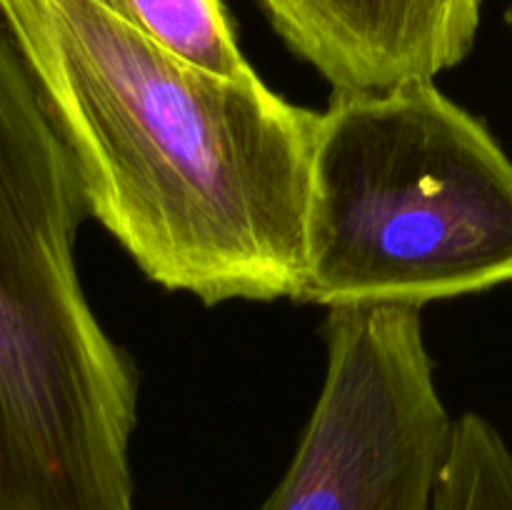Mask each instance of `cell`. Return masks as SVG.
<instances>
[{
    "instance_id": "cell-1",
    "label": "cell",
    "mask_w": 512,
    "mask_h": 510,
    "mask_svg": "<svg viewBox=\"0 0 512 510\" xmlns=\"http://www.w3.org/2000/svg\"><path fill=\"white\" fill-rule=\"evenodd\" d=\"M90 218L205 305L295 300L320 113L175 58L95 0H0Z\"/></svg>"
},
{
    "instance_id": "cell-2",
    "label": "cell",
    "mask_w": 512,
    "mask_h": 510,
    "mask_svg": "<svg viewBox=\"0 0 512 510\" xmlns=\"http://www.w3.org/2000/svg\"><path fill=\"white\" fill-rule=\"evenodd\" d=\"M73 153L0 15V510H135L140 375L90 308Z\"/></svg>"
},
{
    "instance_id": "cell-3",
    "label": "cell",
    "mask_w": 512,
    "mask_h": 510,
    "mask_svg": "<svg viewBox=\"0 0 512 510\" xmlns=\"http://www.w3.org/2000/svg\"><path fill=\"white\" fill-rule=\"evenodd\" d=\"M512 283V160L435 80L333 90L298 303L423 305Z\"/></svg>"
},
{
    "instance_id": "cell-4",
    "label": "cell",
    "mask_w": 512,
    "mask_h": 510,
    "mask_svg": "<svg viewBox=\"0 0 512 510\" xmlns=\"http://www.w3.org/2000/svg\"><path fill=\"white\" fill-rule=\"evenodd\" d=\"M420 310H328L323 388L288 470L258 510H430L455 420Z\"/></svg>"
},
{
    "instance_id": "cell-5",
    "label": "cell",
    "mask_w": 512,
    "mask_h": 510,
    "mask_svg": "<svg viewBox=\"0 0 512 510\" xmlns=\"http://www.w3.org/2000/svg\"><path fill=\"white\" fill-rule=\"evenodd\" d=\"M290 50L333 90L435 80L478 38L483 0H260Z\"/></svg>"
},
{
    "instance_id": "cell-6",
    "label": "cell",
    "mask_w": 512,
    "mask_h": 510,
    "mask_svg": "<svg viewBox=\"0 0 512 510\" xmlns=\"http://www.w3.org/2000/svg\"><path fill=\"white\" fill-rule=\"evenodd\" d=\"M175 58L208 73H253L223 0H95Z\"/></svg>"
},
{
    "instance_id": "cell-7",
    "label": "cell",
    "mask_w": 512,
    "mask_h": 510,
    "mask_svg": "<svg viewBox=\"0 0 512 510\" xmlns=\"http://www.w3.org/2000/svg\"><path fill=\"white\" fill-rule=\"evenodd\" d=\"M430 510H512V448L480 413L455 418Z\"/></svg>"
},
{
    "instance_id": "cell-8",
    "label": "cell",
    "mask_w": 512,
    "mask_h": 510,
    "mask_svg": "<svg viewBox=\"0 0 512 510\" xmlns=\"http://www.w3.org/2000/svg\"><path fill=\"white\" fill-rule=\"evenodd\" d=\"M505 20H508V25H510V30H512V3H510V8H508V13H505Z\"/></svg>"
}]
</instances>
